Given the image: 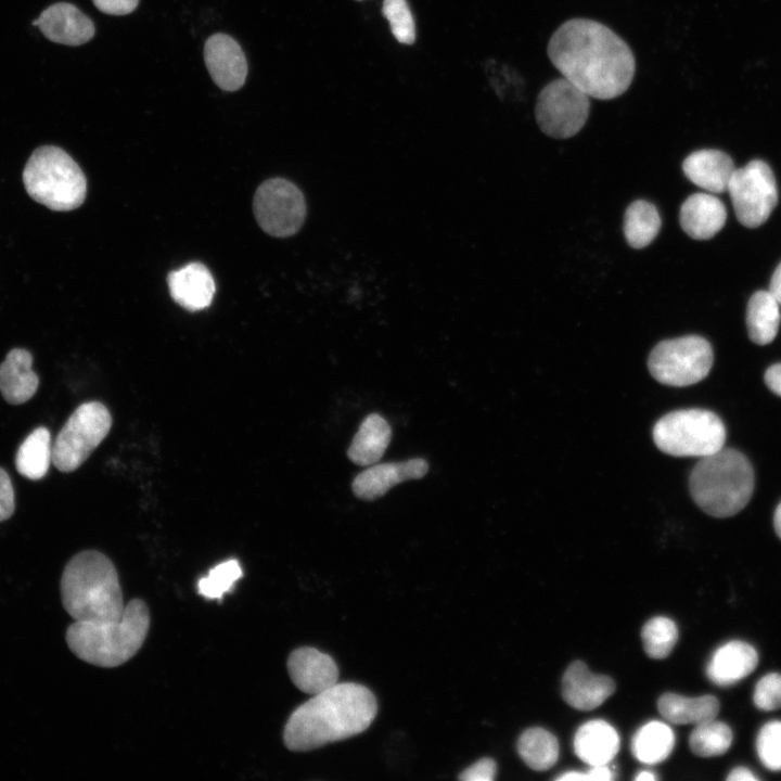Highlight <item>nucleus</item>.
Masks as SVG:
<instances>
[{"instance_id":"7c9ffc66","label":"nucleus","mask_w":781,"mask_h":781,"mask_svg":"<svg viewBox=\"0 0 781 781\" xmlns=\"http://www.w3.org/2000/svg\"><path fill=\"white\" fill-rule=\"evenodd\" d=\"M730 727L715 719L696 725L689 739L691 751L701 757L725 754L732 743Z\"/></svg>"},{"instance_id":"aec40b11","label":"nucleus","mask_w":781,"mask_h":781,"mask_svg":"<svg viewBox=\"0 0 781 781\" xmlns=\"http://www.w3.org/2000/svg\"><path fill=\"white\" fill-rule=\"evenodd\" d=\"M727 219L724 203L710 193L690 195L681 205L679 221L683 231L695 240H707L719 232Z\"/></svg>"},{"instance_id":"423d86ee","label":"nucleus","mask_w":781,"mask_h":781,"mask_svg":"<svg viewBox=\"0 0 781 781\" xmlns=\"http://www.w3.org/2000/svg\"><path fill=\"white\" fill-rule=\"evenodd\" d=\"M23 182L34 201L57 212L78 208L87 193L81 168L54 145H42L31 153L23 171Z\"/></svg>"},{"instance_id":"20e7f679","label":"nucleus","mask_w":781,"mask_h":781,"mask_svg":"<svg viewBox=\"0 0 781 781\" xmlns=\"http://www.w3.org/2000/svg\"><path fill=\"white\" fill-rule=\"evenodd\" d=\"M150 628V612L141 599L127 603L117 620H75L65 633L69 650L81 661L116 667L130 660L142 646Z\"/></svg>"},{"instance_id":"72a5a7b5","label":"nucleus","mask_w":781,"mask_h":781,"mask_svg":"<svg viewBox=\"0 0 781 781\" xmlns=\"http://www.w3.org/2000/svg\"><path fill=\"white\" fill-rule=\"evenodd\" d=\"M382 13L397 41L404 44L414 42L415 23L406 0H384Z\"/></svg>"},{"instance_id":"cd10ccee","label":"nucleus","mask_w":781,"mask_h":781,"mask_svg":"<svg viewBox=\"0 0 781 781\" xmlns=\"http://www.w3.org/2000/svg\"><path fill=\"white\" fill-rule=\"evenodd\" d=\"M674 745L671 728L661 721H650L635 733L631 750L638 760L653 765L665 760Z\"/></svg>"},{"instance_id":"ddd939ff","label":"nucleus","mask_w":781,"mask_h":781,"mask_svg":"<svg viewBox=\"0 0 781 781\" xmlns=\"http://www.w3.org/2000/svg\"><path fill=\"white\" fill-rule=\"evenodd\" d=\"M204 60L214 82L225 91L243 87L247 62L240 44L229 35L215 34L204 47Z\"/></svg>"},{"instance_id":"4c0bfd02","label":"nucleus","mask_w":781,"mask_h":781,"mask_svg":"<svg viewBox=\"0 0 781 781\" xmlns=\"http://www.w3.org/2000/svg\"><path fill=\"white\" fill-rule=\"evenodd\" d=\"M14 510L15 498L12 482L5 470L0 468V522L10 518Z\"/></svg>"},{"instance_id":"2eb2a0df","label":"nucleus","mask_w":781,"mask_h":781,"mask_svg":"<svg viewBox=\"0 0 781 781\" xmlns=\"http://www.w3.org/2000/svg\"><path fill=\"white\" fill-rule=\"evenodd\" d=\"M287 671L295 687L311 695L338 681V668L334 660L311 646L298 648L290 654Z\"/></svg>"},{"instance_id":"c9c22d12","label":"nucleus","mask_w":781,"mask_h":781,"mask_svg":"<svg viewBox=\"0 0 781 781\" xmlns=\"http://www.w3.org/2000/svg\"><path fill=\"white\" fill-rule=\"evenodd\" d=\"M753 701L761 710L781 708V674L770 673L763 676L755 686Z\"/></svg>"},{"instance_id":"79ce46f5","label":"nucleus","mask_w":781,"mask_h":781,"mask_svg":"<svg viewBox=\"0 0 781 781\" xmlns=\"http://www.w3.org/2000/svg\"><path fill=\"white\" fill-rule=\"evenodd\" d=\"M728 781H756L757 777L745 767H737L727 776Z\"/></svg>"},{"instance_id":"dca6fc26","label":"nucleus","mask_w":781,"mask_h":781,"mask_svg":"<svg viewBox=\"0 0 781 781\" xmlns=\"http://www.w3.org/2000/svg\"><path fill=\"white\" fill-rule=\"evenodd\" d=\"M428 471L424 459L381 463L359 473L353 482L354 494L363 500H375L398 483L422 478Z\"/></svg>"},{"instance_id":"a18cd8bd","label":"nucleus","mask_w":781,"mask_h":781,"mask_svg":"<svg viewBox=\"0 0 781 781\" xmlns=\"http://www.w3.org/2000/svg\"><path fill=\"white\" fill-rule=\"evenodd\" d=\"M635 779L638 781H654L656 777L650 771H641Z\"/></svg>"},{"instance_id":"4468645a","label":"nucleus","mask_w":781,"mask_h":781,"mask_svg":"<svg viewBox=\"0 0 781 781\" xmlns=\"http://www.w3.org/2000/svg\"><path fill=\"white\" fill-rule=\"evenodd\" d=\"M31 24L49 40L66 46L84 44L92 39L95 31L93 22L68 2L48 7Z\"/></svg>"},{"instance_id":"b1692460","label":"nucleus","mask_w":781,"mask_h":781,"mask_svg":"<svg viewBox=\"0 0 781 781\" xmlns=\"http://www.w3.org/2000/svg\"><path fill=\"white\" fill-rule=\"evenodd\" d=\"M660 714L677 725H700L717 717L719 701L713 695L686 697L676 693H664L657 702Z\"/></svg>"},{"instance_id":"37998d69","label":"nucleus","mask_w":781,"mask_h":781,"mask_svg":"<svg viewBox=\"0 0 781 781\" xmlns=\"http://www.w3.org/2000/svg\"><path fill=\"white\" fill-rule=\"evenodd\" d=\"M769 291L781 306V263L777 266L771 277Z\"/></svg>"},{"instance_id":"a878e982","label":"nucleus","mask_w":781,"mask_h":781,"mask_svg":"<svg viewBox=\"0 0 781 781\" xmlns=\"http://www.w3.org/2000/svg\"><path fill=\"white\" fill-rule=\"evenodd\" d=\"M780 304L770 291L755 292L747 304L746 325L752 342L757 345L771 343L779 331Z\"/></svg>"},{"instance_id":"a19ab883","label":"nucleus","mask_w":781,"mask_h":781,"mask_svg":"<svg viewBox=\"0 0 781 781\" xmlns=\"http://www.w3.org/2000/svg\"><path fill=\"white\" fill-rule=\"evenodd\" d=\"M765 383L771 392L781 397V363H774L766 370Z\"/></svg>"},{"instance_id":"6e6552de","label":"nucleus","mask_w":781,"mask_h":781,"mask_svg":"<svg viewBox=\"0 0 781 781\" xmlns=\"http://www.w3.org/2000/svg\"><path fill=\"white\" fill-rule=\"evenodd\" d=\"M112 426L107 408L98 401L80 405L52 444V463L64 473L78 469L106 437Z\"/></svg>"},{"instance_id":"473e14b6","label":"nucleus","mask_w":781,"mask_h":781,"mask_svg":"<svg viewBox=\"0 0 781 781\" xmlns=\"http://www.w3.org/2000/svg\"><path fill=\"white\" fill-rule=\"evenodd\" d=\"M242 575V568L236 560L225 561L217 564L208 572L207 576L199 580V593L209 600H220Z\"/></svg>"},{"instance_id":"e433bc0d","label":"nucleus","mask_w":781,"mask_h":781,"mask_svg":"<svg viewBox=\"0 0 781 781\" xmlns=\"http://www.w3.org/2000/svg\"><path fill=\"white\" fill-rule=\"evenodd\" d=\"M495 777L496 763L494 759L485 757L464 769L458 776V779L463 781H491Z\"/></svg>"},{"instance_id":"f03ea898","label":"nucleus","mask_w":781,"mask_h":781,"mask_svg":"<svg viewBox=\"0 0 781 781\" xmlns=\"http://www.w3.org/2000/svg\"><path fill=\"white\" fill-rule=\"evenodd\" d=\"M376 712V699L367 687L337 682L312 695L291 714L283 741L294 752L315 750L366 731Z\"/></svg>"},{"instance_id":"412c9836","label":"nucleus","mask_w":781,"mask_h":781,"mask_svg":"<svg viewBox=\"0 0 781 781\" xmlns=\"http://www.w3.org/2000/svg\"><path fill=\"white\" fill-rule=\"evenodd\" d=\"M688 179L709 193L727 191L735 170L729 155L719 150H699L691 153L682 164Z\"/></svg>"},{"instance_id":"6ab92c4d","label":"nucleus","mask_w":781,"mask_h":781,"mask_svg":"<svg viewBox=\"0 0 781 781\" xmlns=\"http://www.w3.org/2000/svg\"><path fill=\"white\" fill-rule=\"evenodd\" d=\"M757 663V651L751 644L732 640L714 652L707 664L706 675L717 686H731L752 674Z\"/></svg>"},{"instance_id":"9b49d317","label":"nucleus","mask_w":781,"mask_h":781,"mask_svg":"<svg viewBox=\"0 0 781 781\" xmlns=\"http://www.w3.org/2000/svg\"><path fill=\"white\" fill-rule=\"evenodd\" d=\"M727 191L738 220L747 228L763 225L778 202V190L770 167L754 159L735 168Z\"/></svg>"},{"instance_id":"c85d7f7f","label":"nucleus","mask_w":781,"mask_h":781,"mask_svg":"<svg viewBox=\"0 0 781 781\" xmlns=\"http://www.w3.org/2000/svg\"><path fill=\"white\" fill-rule=\"evenodd\" d=\"M517 752L524 763L534 770H547L558 760L559 743L546 729L529 728L517 741Z\"/></svg>"},{"instance_id":"58836bf2","label":"nucleus","mask_w":781,"mask_h":781,"mask_svg":"<svg viewBox=\"0 0 781 781\" xmlns=\"http://www.w3.org/2000/svg\"><path fill=\"white\" fill-rule=\"evenodd\" d=\"M614 779L613 771L607 765L591 766L587 772L567 771L556 778L561 781L597 780L610 781Z\"/></svg>"},{"instance_id":"f8f14e48","label":"nucleus","mask_w":781,"mask_h":781,"mask_svg":"<svg viewBox=\"0 0 781 781\" xmlns=\"http://www.w3.org/2000/svg\"><path fill=\"white\" fill-rule=\"evenodd\" d=\"M253 207L260 228L277 238L295 234L306 217L302 191L284 178H271L263 182L254 195Z\"/></svg>"},{"instance_id":"f704fd0d","label":"nucleus","mask_w":781,"mask_h":781,"mask_svg":"<svg viewBox=\"0 0 781 781\" xmlns=\"http://www.w3.org/2000/svg\"><path fill=\"white\" fill-rule=\"evenodd\" d=\"M756 751L761 764L769 770H781V721L765 724L756 739Z\"/></svg>"},{"instance_id":"9d476101","label":"nucleus","mask_w":781,"mask_h":781,"mask_svg":"<svg viewBox=\"0 0 781 781\" xmlns=\"http://www.w3.org/2000/svg\"><path fill=\"white\" fill-rule=\"evenodd\" d=\"M590 113V97L566 78L547 84L537 97L535 117L549 137L566 139L578 133Z\"/></svg>"},{"instance_id":"f257e3e1","label":"nucleus","mask_w":781,"mask_h":781,"mask_svg":"<svg viewBox=\"0 0 781 781\" xmlns=\"http://www.w3.org/2000/svg\"><path fill=\"white\" fill-rule=\"evenodd\" d=\"M547 53L564 78L590 98L612 100L632 82L636 61L627 42L604 24L572 18L551 36Z\"/></svg>"},{"instance_id":"c03bdc74","label":"nucleus","mask_w":781,"mask_h":781,"mask_svg":"<svg viewBox=\"0 0 781 781\" xmlns=\"http://www.w3.org/2000/svg\"><path fill=\"white\" fill-rule=\"evenodd\" d=\"M773 526L777 535L781 539V503L776 509L773 516Z\"/></svg>"},{"instance_id":"bb28decb","label":"nucleus","mask_w":781,"mask_h":781,"mask_svg":"<svg viewBox=\"0 0 781 781\" xmlns=\"http://www.w3.org/2000/svg\"><path fill=\"white\" fill-rule=\"evenodd\" d=\"M52 461V443L48 428L34 430L21 444L15 456L17 472L29 479L42 478Z\"/></svg>"},{"instance_id":"5701e85b","label":"nucleus","mask_w":781,"mask_h":781,"mask_svg":"<svg viewBox=\"0 0 781 781\" xmlns=\"http://www.w3.org/2000/svg\"><path fill=\"white\" fill-rule=\"evenodd\" d=\"M618 748V733L604 720L588 721L575 733L574 751L590 766L607 765L617 754Z\"/></svg>"},{"instance_id":"7ed1b4c3","label":"nucleus","mask_w":781,"mask_h":781,"mask_svg":"<svg viewBox=\"0 0 781 781\" xmlns=\"http://www.w3.org/2000/svg\"><path fill=\"white\" fill-rule=\"evenodd\" d=\"M60 591L65 611L75 620H117L125 611L117 571L95 550L81 551L67 562Z\"/></svg>"},{"instance_id":"0eeeda50","label":"nucleus","mask_w":781,"mask_h":781,"mask_svg":"<svg viewBox=\"0 0 781 781\" xmlns=\"http://www.w3.org/2000/svg\"><path fill=\"white\" fill-rule=\"evenodd\" d=\"M653 439L663 452L675 457H706L724 448L726 428L708 410H676L653 427Z\"/></svg>"},{"instance_id":"4be33fe9","label":"nucleus","mask_w":781,"mask_h":781,"mask_svg":"<svg viewBox=\"0 0 781 781\" xmlns=\"http://www.w3.org/2000/svg\"><path fill=\"white\" fill-rule=\"evenodd\" d=\"M31 364L33 356L24 348L11 349L0 363V393L7 402L21 405L36 394L39 379Z\"/></svg>"},{"instance_id":"f3484780","label":"nucleus","mask_w":781,"mask_h":781,"mask_svg":"<svg viewBox=\"0 0 781 781\" xmlns=\"http://www.w3.org/2000/svg\"><path fill=\"white\" fill-rule=\"evenodd\" d=\"M614 691L615 683L609 676L591 673L580 661L572 663L563 675V699L575 709H594Z\"/></svg>"},{"instance_id":"a211bd4d","label":"nucleus","mask_w":781,"mask_h":781,"mask_svg":"<svg viewBox=\"0 0 781 781\" xmlns=\"http://www.w3.org/2000/svg\"><path fill=\"white\" fill-rule=\"evenodd\" d=\"M167 282L172 299L189 311L208 307L216 290L212 273L201 263H190L171 271Z\"/></svg>"},{"instance_id":"39448f33","label":"nucleus","mask_w":781,"mask_h":781,"mask_svg":"<svg viewBox=\"0 0 781 781\" xmlns=\"http://www.w3.org/2000/svg\"><path fill=\"white\" fill-rule=\"evenodd\" d=\"M689 488L694 502L705 513L729 517L739 513L752 498L754 471L743 453L721 448L695 464Z\"/></svg>"},{"instance_id":"ea45409f","label":"nucleus","mask_w":781,"mask_h":781,"mask_svg":"<svg viewBox=\"0 0 781 781\" xmlns=\"http://www.w3.org/2000/svg\"><path fill=\"white\" fill-rule=\"evenodd\" d=\"M92 2L105 14L126 15L135 11L139 0H92Z\"/></svg>"},{"instance_id":"1a4fd4ad","label":"nucleus","mask_w":781,"mask_h":781,"mask_svg":"<svg viewBox=\"0 0 781 781\" xmlns=\"http://www.w3.org/2000/svg\"><path fill=\"white\" fill-rule=\"evenodd\" d=\"M710 344L699 335L660 342L651 351L648 367L662 384L683 387L702 381L713 366Z\"/></svg>"},{"instance_id":"2f4dec72","label":"nucleus","mask_w":781,"mask_h":781,"mask_svg":"<svg viewBox=\"0 0 781 781\" xmlns=\"http://www.w3.org/2000/svg\"><path fill=\"white\" fill-rule=\"evenodd\" d=\"M645 653L655 660L667 657L678 640L676 624L664 616L649 619L641 632Z\"/></svg>"},{"instance_id":"c756f323","label":"nucleus","mask_w":781,"mask_h":781,"mask_svg":"<svg viewBox=\"0 0 781 781\" xmlns=\"http://www.w3.org/2000/svg\"><path fill=\"white\" fill-rule=\"evenodd\" d=\"M661 228V217L655 206L639 200L631 203L625 214L624 233L630 246L642 248L649 245Z\"/></svg>"},{"instance_id":"393cba45","label":"nucleus","mask_w":781,"mask_h":781,"mask_svg":"<svg viewBox=\"0 0 781 781\" xmlns=\"http://www.w3.org/2000/svg\"><path fill=\"white\" fill-rule=\"evenodd\" d=\"M390 437L392 431L387 421L377 413L369 414L354 436L347 454L358 465L375 463L384 454Z\"/></svg>"}]
</instances>
